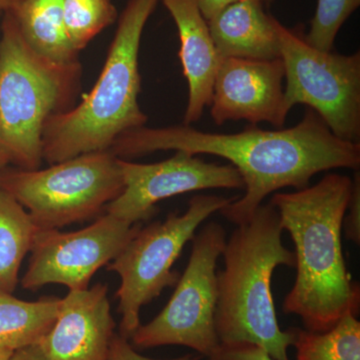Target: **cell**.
<instances>
[{
    "instance_id": "cell-1",
    "label": "cell",
    "mask_w": 360,
    "mask_h": 360,
    "mask_svg": "<svg viewBox=\"0 0 360 360\" xmlns=\"http://www.w3.org/2000/svg\"><path fill=\"white\" fill-rule=\"evenodd\" d=\"M110 150L122 160L174 150L229 160L240 174L245 193L220 213L236 226L248 222L264 198L279 189L298 191L309 186L319 172L360 167V143L336 137L311 110L295 127L276 130L251 125L238 134H212L186 124L144 125L118 137Z\"/></svg>"
},
{
    "instance_id": "cell-2",
    "label": "cell",
    "mask_w": 360,
    "mask_h": 360,
    "mask_svg": "<svg viewBox=\"0 0 360 360\" xmlns=\"http://www.w3.org/2000/svg\"><path fill=\"white\" fill-rule=\"evenodd\" d=\"M352 188L347 175L330 174L270 201L295 246L297 274L283 310L300 317L307 330L323 333L348 311L359 312V284L352 281L341 243Z\"/></svg>"
},
{
    "instance_id": "cell-3",
    "label": "cell",
    "mask_w": 360,
    "mask_h": 360,
    "mask_svg": "<svg viewBox=\"0 0 360 360\" xmlns=\"http://www.w3.org/2000/svg\"><path fill=\"white\" fill-rule=\"evenodd\" d=\"M283 232L276 208L260 205L226 240L224 269L217 274L219 343H252L274 360H290L288 348L295 340L292 328L279 326L271 292L274 270L295 267V251L283 245Z\"/></svg>"
},
{
    "instance_id": "cell-4",
    "label": "cell",
    "mask_w": 360,
    "mask_h": 360,
    "mask_svg": "<svg viewBox=\"0 0 360 360\" xmlns=\"http://www.w3.org/2000/svg\"><path fill=\"white\" fill-rule=\"evenodd\" d=\"M158 2L129 0L94 89L78 105L49 118L42 136V155L49 165L110 150L118 137L146 124L148 115L139 103V49Z\"/></svg>"
},
{
    "instance_id": "cell-5",
    "label": "cell",
    "mask_w": 360,
    "mask_h": 360,
    "mask_svg": "<svg viewBox=\"0 0 360 360\" xmlns=\"http://www.w3.org/2000/svg\"><path fill=\"white\" fill-rule=\"evenodd\" d=\"M80 63L56 65L28 46L9 11L0 37V156L20 169L41 167L42 136L52 116L72 108Z\"/></svg>"
},
{
    "instance_id": "cell-6",
    "label": "cell",
    "mask_w": 360,
    "mask_h": 360,
    "mask_svg": "<svg viewBox=\"0 0 360 360\" xmlns=\"http://www.w3.org/2000/svg\"><path fill=\"white\" fill-rule=\"evenodd\" d=\"M0 187L27 212L37 229H59L94 219L124 188L120 158L110 150L84 153L25 170H0Z\"/></svg>"
},
{
    "instance_id": "cell-7",
    "label": "cell",
    "mask_w": 360,
    "mask_h": 360,
    "mask_svg": "<svg viewBox=\"0 0 360 360\" xmlns=\"http://www.w3.org/2000/svg\"><path fill=\"white\" fill-rule=\"evenodd\" d=\"M238 196L224 198L198 194L189 200L186 212L170 213L165 221L142 226L122 252L110 262L108 271L120 277L116 292L122 315L120 335L130 340L141 326V310L167 288H174L180 274L172 266L196 229L205 219Z\"/></svg>"
},
{
    "instance_id": "cell-8",
    "label": "cell",
    "mask_w": 360,
    "mask_h": 360,
    "mask_svg": "<svg viewBox=\"0 0 360 360\" xmlns=\"http://www.w3.org/2000/svg\"><path fill=\"white\" fill-rule=\"evenodd\" d=\"M191 241L188 264L169 302L158 316L141 324L130 338L135 349L179 345L208 357L219 347L215 329L219 300L217 264L226 243V231L219 222H208Z\"/></svg>"
},
{
    "instance_id": "cell-9",
    "label": "cell",
    "mask_w": 360,
    "mask_h": 360,
    "mask_svg": "<svg viewBox=\"0 0 360 360\" xmlns=\"http://www.w3.org/2000/svg\"><path fill=\"white\" fill-rule=\"evenodd\" d=\"M288 110L304 104L342 141L359 143L360 53L322 51L304 35L276 22Z\"/></svg>"
},
{
    "instance_id": "cell-10",
    "label": "cell",
    "mask_w": 360,
    "mask_h": 360,
    "mask_svg": "<svg viewBox=\"0 0 360 360\" xmlns=\"http://www.w3.org/2000/svg\"><path fill=\"white\" fill-rule=\"evenodd\" d=\"M141 227L105 213L80 231L37 229L21 286L37 290L63 284L70 290H86L97 270L112 262Z\"/></svg>"
},
{
    "instance_id": "cell-11",
    "label": "cell",
    "mask_w": 360,
    "mask_h": 360,
    "mask_svg": "<svg viewBox=\"0 0 360 360\" xmlns=\"http://www.w3.org/2000/svg\"><path fill=\"white\" fill-rule=\"evenodd\" d=\"M124 188L104 212L127 224H142L158 212L156 205L172 196L205 189L245 188L231 165L206 162L198 155L175 151L167 160L136 163L120 158Z\"/></svg>"
},
{
    "instance_id": "cell-12",
    "label": "cell",
    "mask_w": 360,
    "mask_h": 360,
    "mask_svg": "<svg viewBox=\"0 0 360 360\" xmlns=\"http://www.w3.org/2000/svg\"><path fill=\"white\" fill-rule=\"evenodd\" d=\"M284 68L281 58L270 60L221 58L213 82L210 115L222 125L246 120L285 124L290 110L284 99Z\"/></svg>"
},
{
    "instance_id": "cell-13",
    "label": "cell",
    "mask_w": 360,
    "mask_h": 360,
    "mask_svg": "<svg viewBox=\"0 0 360 360\" xmlns=\"http://www.w3.org/2000/svg\"><path fill=\"white\" fill-rule=\"evenodd\" d=\"M115 329L108 286L96 283L60 298L56 322L39 345L44 360H110Z\"/></svg>"
},
{
    "instance_id": "cell-14",
    "label": "cell",
    "mask_w": 360,
    "mask_h": 360,
    "mask_svg": "<svg viewBox=\"0 0 360 360\" xmlns=\"http://www.w3.org/2000/svg\"><path fill=\"white\" fill-rule=\"evenodd\" d=\"M161 1L179 30V56L188 84L184 124L191 125L198 122L206 106H210L213 82L221 58L213 44L207 21L195 0Z\"/></svg>"
},
{
    "instance_id": "cell-15",
    "label": "cell",
    "mask_w": 360,
    "mask_h": 360,
    "mask_svg": "<svg viewBox=\"0 0 360 360\" xmlns=\"http://www.w3.org/2000/svg\"><path fill=\"white\" fill-rule=\"evenodd\" d=\"M276 22L260 0H240L215 14L207 25L220 58L270 60L281 58Z\"/></svg>"
},
{
    "instance_id": "cell-16",
    "label": "cell",
    "mask_w": 360,
    "mask_h": 360,
    "mask_svg": "<svg viewBox=\"0 0 360 360\" xmlns=\"http://www.w3.org/2000/svg\"><path fill=\"white\" fill-rule=\"evenodd\" d=\"M7 11L35 53L56 65L80 63L66 32L63 0H20Z\"/></svg>"
},
{
    "instance_id": "cell-17",
    "label": "cell",
    "mask_w": 360,
    "mask_h": 360,
    "mask_svg": "<svg viewBox=\"0 0 360 360\" xmlns=\"http://www.w3.org/2000/svg\"><path fill=\"white\" fill-rule=\"evenodd\" d=\"M59 302L54 296L25 302L0 290V348L16 352L39 343L56 322Z\"/></svg>"
},
{
    "instance_id": "cell-18",
    "label": "cell",
    "mask_w": 360,
    "mask_h": 360,
    "mask_svg": "<svg viewBox=\"0 0 360 360\" xmlns=\"http://www.w3.org/2000/svg\"><path fill=\"white\" fill-rule=\"evenodd\" d=\"M37 227L30 214L0 187V290L13 293Z\"/></svg>"
},
{
    "instance_id": "cell-19",
    "label": "cell",
    "mask_w": 360,
    "mask_h": 360,
    "mask_svg": "<svg viewBox=\"0 0 360 360\" xmlns=\"http://www.w3.org/2000/svg\"><path fill=\"white\" fill-rule=\"evenodd\" d=\"M348 311L323 333L292 328L295 360H360V322Z\"/></svg>"
},
{
    "instance_id": "cell-20",
    "label": "cell",
    "mask_w": 360,
    "mask_h": 360,
    "mask_svg": "<svg viewBox=\"0 0 360 360\" xmlns=\"http://www.w3.org/2000/svg\"><path fill=\"white\" fill-rule=\"evenodd\" d=\"M66 32L78 52L117 18L111 0H63Z\"/></svg>"
},
{
    "instance_id": "cell-21",
    "label": "cell",
    "mask_w": 360,
    "mask_h": 360,
    "mask_svg": "<svg viewBox=\"0 0 360 360\" xmlns=\"http://www.w3.org/2000/svg\"><path fill=\"white\" fill-rule=\"evenodd\" d=\"M360 0H317L307 44L322 51H333L336 35L349 16L359 8Z\"/></svg>"
},
{
    "instance_id": "cell-22",
    "label": "cell",
    "mask_w": 360,
    "mask_h": 360,
    "mask_svg": "<svg viewBox=\"0 0 360 360\" xmlns=\"http://www.w3.org/2000/svg\"><path fill=\"white\" fill-rule=\"evenodd\" d=\"M206 360H274L265 350L248 342L219 343Z\"/></svg>"
},
{
    "instance_id": "cell-23",
    "label": "cell",
    "mask_w": 360,
    "mask_h": 360,
    "mask_svg": "<svg viewBox=\"0 0 360 360\" xmlns=\"http://www.w3.org/2000/svg\"><path fill=\"white\" fill-rule=\"evenodd\" d=\"M345 236L355 245L360 243V175L355 172L352 179V195L343 219Z\"/></svg>"
},
{
    "instance_id": "cell-24",
    "label": "cell",
    "mask_w": 360,
    "mask_h": 360,
    "mask_svg": "<svg viewBox=\"0 0 360 360\" xmlns=\"http://www.w3.org/2000/svg\"><path fill=\"white\" fill-rule=\"evenodd\" d=\"M205 359L198 354H188L172 359H153L143 356L132 347L129 340L115 333L111 342L110 360H201Z\"/></svg>"
},
{
    "instance_id": "cell-25",
    "label": "cell",
    "mask_w": 360,
    "mask_h": 360,
    "mask_svg": "<svg viewBox=\"0 0 360 360\" xmlns=\"http://www.w3.org/2000/svg\"><path fill=\"white\" fill-rule=\"evenodd\" d=\"M195 1L203 18L208 21L225 7L231 6L234 2L240 1V0H195Z\"/></svg>"
},
{
    "instance_id": "cell-26",
    "label": "cell",
    "mask_w": 360,
    "mask_h": 360,
    "mask_svg": "<svg viewBox=\"0 0 360 360\" xmlns=\"http://www.w3.org/2000/svg\"><path fill=\"white\" fill-rule=\"evenodd\" d=\"M11 360H44V359L39 345L37 343V345L16 350Z\"/></svg>"
},
{
    "instance_id": "cell-27",
    "label": "cell",
    "mask_w": 360,
    "mask_h": 360,
    "mask_svg": "<svg viewBox=\"0 0 360 360\" xmlns=\"http://www.w3.org/2000/svg\"><path fill=\"white\" fill-rule=\"evenodd\" d=\"M20 0H0V9L2 11H7L13 8Z\"/></svg>"
},
{
    "instance_id": "cell-28",
    "label": "cell",
    "mask_w": 360,
    "mask_h": 360,
    "mask_svg": "<svg viewBox=\"0 0 360 360\" xmlns=\"http://www.w3.org/2000/svg\"><path fill=\"white\" fill-rule=\"evenodd\" d=\"M13 350L1 349L0 348V360H11L14 354Z\"/></svg>"
},
{
    "instance_id": "cell-29",
    "label": "cell",
    "mask_w": 360,
    "mask_h": 360,
    "mask_svg": "<svg viewBox=\"0 0 360 360\" xmlns=\"http://www.w3.org/2000/svg\"><path fill=\"white\" fill-rule=\"evenodd\" d=\"M7 165H7L6 160H4L2 156H0V170H1L2 168L7 167Z\"/></svg>"
},
{
    "instance_id": "cell-30",
    "label": "cell",
    "mask_w": 360,
    "mask_h": 360,
    "mask_svg": "<svg viewBox=\"0 0 360 360\" xmlns=\"http://www.w3.org/2000/svg\"><path fill=\"white\" fill-rule=\"evenodd\" d=\"M262 4H264V7H269L274 4L276 0H262Z\"/></svg>"
},
{
    "instance_id": "cell-31",
    "label": "cell",
    "mask_w": 360,
    "mask_h": 360,
    "mask_svg": "<svg viewBox=\"0 0 360 360\" xmlns=\"http://www.w3.org/2000/svg\"><path fill=\"white\" fill-rule=\"evenodd\" d=\"M4 11H2L1 9H0V18H2V15H4Z\"/></svg>"
}]
</instances>
